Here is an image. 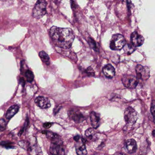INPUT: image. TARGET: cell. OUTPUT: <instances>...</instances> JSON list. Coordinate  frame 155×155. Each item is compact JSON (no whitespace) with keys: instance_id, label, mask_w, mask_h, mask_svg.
Masks as SVG:
<instances>
[{"instance_id":"obj_15","label":"cell","mask_w":155,"mask_h":155,"mask_svg":"<svg viewBox=\"0 0 155 155\" xmlns=\"http://www.w3.org/2000/svg\"><path fill=\"white\" fill-rule=\"evenodd\" d=\"M76 149L78 155H85L87 153L86 146L83 142H78L76 146Z\"/></svg>"},{"instance_id":"obj_8","label":"cell","mask_w":155,"mask_h":155,"mask_svg":"<svg viewBox=\"0 0 155 155\" xmlns=\"http://www.w3.org/2000/svg\"><path fill=\"white\" fill-rule=\"evenodd\" d=\"M130 41L131 44L135 47H140L144 43V38L137 31H134L130 35Z\"/></svg>"},{"instance_id":"obj_16","label":"cell","mask_w":155,"mask_h":155,"mask_svg":"<svg viewBox=\"0 0 155 155\" xmlns=\"http://www.w3.org/2000/svg\"><path fill=\"white\" fill-rule=\"evenodd\" d=\"M19 108L17 105H13L8 110L6 113V117L8 119L12 118L14 115H16L18 111Z\"/></svg>"},{"instance_id":"obj_9","label":"cell","mask_w":155,"mask_h":155,"mask_svg":"<svg viewBox=\"0 0 155 155\" xmlns=\"http://www.w3.org/2000/svg\"><path fill=\"white\" fill-rule=\"evenodd\" d=\"M35 102L36 105L41 108H48L51 106L49 99L46 97L42 96L37 97L35 99Z\"/></svg>"},{"instance_id":"obj_23","label":"cell","mask_w":155,"mask_h":155,"mask_svg":"<svg viewBox=\"0 0 155 155\" xmlns=\"http://www.w3.org/2000/svg\"><path fill=\"white\" fill-rule=\"evenodd\" d=\"M155 101H152V102L151 104V107H150V112L153 116V120L155 119Z\"/></svg>"},{"instance_id":"obj_28","label":"cell","mask_w":155,"mask_h":155,"mask_svg":"<svg viewBox=\"0 0 155 155\" xmlns=\"http://www.w3.org/2000/svg\"><path fill=\"white\" fill-rule=\"evenodd\" d=\"M152 134H153V137H155V130H153V132H152Z\"/></svg>"},{"instance_id":"obj_17","label":"cell","mask_w":155,"mask_h":155,"mask_svg":"<svg viewBox=\"0 0 155 155\" xmlns=\"http://www.w3.org/2000/svg\"><path fill=\"white\" fill-rule=\"evenodd\" d=\"M123 48L125 53L128 55H130L136 50V47L132 44H126L123 47Z\"/></svg>"},{"instance_id":"obj_13","label":"cell","mask_w":155,"mask_h":155,"mask_svg":"<svg viewBox=\"0 0 155 155\" xmlns=\"http://www.w3.org/2000/svg\"><path fill=\"white\" fill-rule=\"evenodd\" d=\"M43 134H45L47 137L51 141V143L57 144H62V141L60 137L58 134L50 131H43Z\"/></svg>"},{"instance_id":"obj_20","label":"cell","mask_w":155,"mask_h":155,"mask_svg":"<svg viewBox=\"0 0 155 155\" xmlns=\"http://www.w3.org/2000/svg\"><path fill=\"white\" fill-rule=\"evenodd\" d=\"M25 77L29 82H31L34 80V76L31 71L28 70L25 72Z\"/></svg>"},{"instance_id":"obj_14","label":"cell","mask_w":155,"mask_h":155,"mask_svg":"<svg viewBox=\"0 0 155 155\" xmlns=\"http://www.w3.org/2000/svg\"><path fill=\"white\" fill-rule=\"evenodd\" d=\"M102 71L104 75L108 78H112L115 75V68L110 64L106 65L103 68Z\"/></svg>"},{"instance_id":"obj_3","label":"cell","mask_w":155,"mask_h":155,"mask_svg":"<svg viewBox=\"0 0 155 155\" xmlns=\"http://www.w3.org/2000/svg\"><path fill=\"white\" fill-rule=\"evenodd\" d=\"M47 2L45 0H38L33 10V16L37 19L42 18L47 13Z\"/></svg>"},{"instance_id":"obj_27","label":"cell","mask_w":155,"mask_h":155,"mask_svg":"<svg viewBox=\"0 0 155 155\" xmlns=\"http://www.w3.org/2000/svg\"><path fill=\"white\" fill-rule=\"evenodd\" d=\"M80 138V137L78 135L75 136L74 137V139L77 141H78V140H79Z\"/></svg>"},{"instance_id":"obj_18","label":"cell","mask_w":155,"mask_h":155,"mask_svg":"<svg viewBox=\"0 0 155 155\" xmlns=\"http://www.w3.org/2000/svg\"><path fill=\"white\" fill-rule=\"evenodd\" d=\"M39 56L42 61L47 65H49L50 63V58L48 54L44 51H41L40 52Z\"/></svg>"},{"instance_id":"obj_5","label":"cell","mask_w":155,"mask_h":155,"mask_svg":"<svg viewBox=\"0 0 155 155\" xmlns=\"http://www.w3.org/2000/svg\"><path fill=\"white\" fill-rule=\"evenodd\" d=\"M122 81L125 87L130 89L135 88L138 84V79L133 75H124L122 78Z\"/></svg>"},{"instance_id":"obj_26","label":"cell","mask_w":155,"mask_h":155,"mask_svg":"<svg viewBox=\"0 0 155 155\" xmlns=\"http://www.w3.org/2000/svg\"><path fill=\"white\" fill-rule=\"evenodd\" d=\"M52 125V123H51V122H46V123H45L43 124V127L45 128L48 129L51 127Z\"/></svg>"},{"instance_id":"obj_22","label":"cell","mask_w":155,"mask_h":155,"mask_svg":"<svg viewBox=\"0 0 155 155\" xmlns=\"http://www.w3.org/2000/svg\"><path fill=\"white\" fill-rule=\"evenodd\" d=\"M86 73L88 76L93 77L95 75V71L93 70L91 67H89L86 70Z\"/></svg>"},{"instance_id":"obj_11","label":"cell","mask_w":155,"mask_h":155,"mask_svg":"<svg viewBox=\"0 0 155 155\" xmlns=\"http://www.w3.org/2000/svg\"><path fill=\"white\" fill-rule=\"evenodd\" d=\"M51 153L54 155H64V149L62 144L51 143L50 148Z\"/></svg>"},{"instance_id":"obj_7","label":"cell","mask_w":155,"mask_h":155,"mask_svg":"<svg viewBox=\"0 0 155 155\" xmlns=\"http://www.w3.org/2000/svg\"><path fill=\"white\" fill-rule=\"evenodd\" d=\"M68 115L71 119L77 123H81L85 120L83 114L77 110H71L68 111Z\"/></svg>"},{"instance_id":"obj_4","label":"cell","mask_w":155,"mask_h":155,"mask_svg":"<svg viewBox=\"0 0 155 155\" xmlns=\"http://www.w3.org/2000/svg\"><path fill=\"white\" fill-rule=\"evenodd\" d=\"M138 119L137 111L131 107L126 109L124 112V119L127 125L131 126L136 123Z\"/></svg>"},{"instance_id":"obj_21","label":"cell","mask_w":155,"mask_h":155,"mask_svg":"<svg viewBox=\"0 0 155 155\" xmlns=\"http://www.w3.org/2000/svg\"><path fill=\"white\" fill-rule=\"evenodd\" d=\"M88 42L89 44L90 47L91 48L93 49L96 51H98V49L97 47V44H96L95 41L92 38H90V37L88 38Z\"/></svg>"},{"instance_id":"obj_19","label":"cell","mask_w":155,"mask_h":155,"mask_svg":"<svg viewBox=\"0 0 155 155\" xmlns=\"http://www.w3.org/2000/svg\"><path fill=\"white\" fill-rule=\"evenodd\" d=\"M96 134H95V130L93 129L90 128L87 130L85 131V135L87 137L90 139L92 140L94 138V137L96 136Z\"/></svg>"},{"instance_id":"obj_6","label":"cell","mask_w":155,"mask_h":155,"mask_svg":"<svg viewBox=\"0 0 155 155\" xmlns=\"http://www.w3.org/2000/svg\"><path fill=\"white\" fill-rule=\"evenodd\" d=\"M136 71L137 79L147 80L150 78V71L147 67H143L140 65H137Z\"/></svg>"},{"instance_id":"obj_24","label":"cell","mask_w":155,"mask_h":155,"mask_svg":"<svg viewBox=\"0 0 155 155\" xmlns=\"http://www.w3.org/2000/svg\"><path fill=\"white\" fill-rule=\"evenodd\" d=\"M1 145L4 146L6 148H14V147H13V146L12 145L11 143H8V142H2Z\"/></svg>"},{"instance_id":"obj_10","label":"cell","mask_w":155,"mask_h":155,"mask_svg":"<svg viewBox=\"0 0 155 155\" xmlns=\"http://www.w3.org/2000/svg\"><path fill=\"white\" fill-rule=\"evenodd\" d=\"M125 147L128 153L130 154L135 153L137 150V142L133 139L127 140L125 142Z\"/></svg>"},{"instance_id":"obj_2","label":"cell","mask_w":155,"mask_h":155,"mask_svg":"<svg viewBox=\"0 0 155 155\" xmlns=\"http://www.w3.org/2000/svg\"><path fill=\"white\" fill-rule=\"evenodd\" d=\"M126 44V41L123 35L115 34L112 36L110 43V48L112 50H120Z\"/></svg>"},{"instance_id":"obj_1","label":"cell","mask_w":155,"mask_h":155,"mask_svg":"<svg viewBox=\"0 0 155 155\" xmlns=\"http://www.w3.org/2000/svg\"><path fill=\"white\" fill-rule=\"evenodd\" d=\"M50 35L56 46L66 49L71 47L75 39L74 32L68 28L53 26L50 30Z\"/></svg>"},{"instance_id":"obj_12","label":"cell","mask_w":155,"mask_h":155,"mask_svg":"<svg viewBox=\"0 0 155 155\" xmlns=\"http://www.w3.org/2000/svg\"><path fill=\"white\" fill-rule=\"evenodd\" d=\"M90 120L93 128H97L100 125V116L97 112L92 111L90 114Z\"/></svg>"},{"instance_id":"obj_25","label":"cell","mask_w":155,"mask_h":155,"mask_svg":"<svg viewBox=\"0 0 155 155\" xmlns=\"http://www.w3.org/2000/svg\"><path fill=\"white\" fill-rule=\"evenodd\" d=\"M6 127V124H5V120H0V130H4Z\"/></svg>"}]
</instances>
